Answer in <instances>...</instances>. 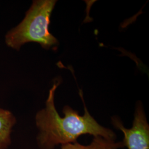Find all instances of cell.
I'll use <instances>...</instances> for the list:
<instances>
[{"label":"cell","mask_w":149,"mask_h":149,"mask_svg":"<svg viewBox=\"0 0 149 149\" xmlns=\"http://www.w3.org/2000/svg\"><path fill=\"white\" fill-rule=\"evenodd\" d=\"M60 82L58 80L54 84L49 90L45 107L36 116L38 129L37 141L40 149H54L59 145L74 143L80 136L86 134L116 140V134L100 125L90 114L81 90L80 96L84 106V115L80 116L69 106L63 108L64 117L59 115L55 106L54 96Z\"/></svg>","instance_id":"6da1fadb"},{"label":"cell","mask_w":149,"mask_h":149,"mask_svg":"<svg viewBox=\"0 0 149 149\" xmlns=\"http://www.w3.org/2000/svg\"><path fill=\"white\" fill-rule=\"evenodd\" d=\"M56 2L33 1L23 20L6 33L5 42L7 47L16 50L28 43H38L46 49L56 47L59 42L49 31L51 15Z\"/></svg>","instance_id":"7a4b0ae2"},{"label":"cell","mask_w":149,"mask_h":149,"mask_svg":"<svg viewBox=\"0 0 149 149\" xmlns=\"http://www.w3.org/2000/svg\"><path fill=\"white\" fill-rule=\"evenodd\" d=\"M113 126L120 130L124 136L122 141L127 149H149V125L143 105H136L132 128H125L120 118H112Z\"/></svg>","instance_id":"3957f363"},{"label":"cell","mask_w":149,"mask_h":149,"mask_svg":"<svg viewBox=\"0 0 149 149\" xmlns=\"http://www.w3.org/2000/svg\"><path fill=\"white\" fill-rule=\"evenodd\" d=\"M16 123L13 114L0 107V149H7L11 142V133Z\"/></svg>","instance_id":"277c9868"},{"label":"cell","mask_w":149,"mask_h":149,"mask_svg":"<svg viewBox=\"0 0 149 149\" xmlns=\"http://www.w3.org/2000/svg\"><path fill=\"white\" fill-rule=\"evenodd\" d=\"M123 147L122 141L116 142V140L95 136L89 145H83L77 141L61 145L60 149H119Z\"/></svg>","instance_id":"5b68a950"}]
</instances>
